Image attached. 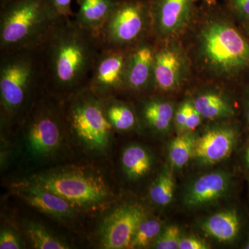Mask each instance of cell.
Returning <instances> with one entry per match:
<instances>
[{
    "mask_svg": "<svg viewBox=\"0 0 249 249\" xmlns=\"http://www.w3.org/2000/svg\"><path fill=\"white\" fill-rule=\"evenodd\" d=\"M141 100L137 112L146 127L157 133H168L174 125L176 106L173 101L161 96L160 93H152Z\"/></svg>",
    "mask_w": 249,
    "mask_h": 249,
    "instance_id": "2e32d148",
    "label": "cell"
},
{
    "mask_svg": "<svg viewBox=\"0 0 249 249\" xmlns=\"http://www.w3.org/2000/svg\"><path fill=\"white\" fill-rule=\"evenodd\" d=\"M71 1L72 0H52L54 11L59 18H71L73 15Z\"/></svg>",
    "mask_w": 249,
    "mask_h": 249,
    "instance_id": "1f68e13d",
    "label": "cell"
},
{
    "mask_svg": "<svg viewBox=\"0 0 249 249\" xmlns=\"http://www.w3.org/2000/svg\"><path fill=\"white\" fill-rule=\"evenodd\" d=\"M175 178L170 170L165 168L157 177L150 190V197L157 206H166L173 201Z\"/></svg>",
    "mask_w": 249,
    "mask_h": 249,
    "instance_id": "603a6c76",
    "label": "cell"
},
{
    "mask_svg": "<svg viewBox=\"0 0 249 249\" xmlns=\"http://www.w3.org/2000/svg\"></svg>",
    "mask_w": 249,
    "mask_h": 249,
    "instance_id": "f35d334b",
    "label": "cell"
},
{
    "mask_svg": "<svg viewBox=\"0 0 249 249\" xmlns=\"http://www.w3.org/2000/svg\"><path fill=\"white\" fill-rule=\"evenodd\" d=\"M232 186L231 175L228 172L217 170L204 174L185 188L182 204L187 209H203L227 196Z\"/></svg>",
    "mask_w": 249,
    "mask_h": 249,
    "instance_id": "5bb4252c",
    "label": "cell"
},
{
    "mask_svg": "<svg viewBox=\"0 0 249 249\" xmlns=\"http://www.w3.org/2000/svg\"><path fill=\"white\" fill-rule=\"evenodd\" d=\"M101 101L105 114L112 128L119 131H128L134 128L138 124V115L133 106L118 101L114 97Z\"/></svg>",
    "mask_w": 249,
    "mask_h": 249,
    "instance_id": "ffe728a7",
    "label": "cell"
},
{
    "mask_svg": "<svg viewBox=\"0 0 249 249\" xmlns=\"http://www.w3.org/2000/svg\"><path fill=\"white\" fill-rule=\"evenodd\" d=\"M34 182L77 206L96 204L109 196V188L102 178L80 172L42 175Z\"/></svg>",
    "mask_w": 249,
    "mask_h": 249,
    "instance_id": "ba28073f",
    "label": "cell"
},
{
    "mask_svg": "<svg viewBox=\"0 0 249 249\" xmlns=\"http://www.w3.org/2000/svg\"><path fill=\"white\" fill-rule=\"evenodd\" d=\"M243 165L245 169L249 171V142L244 153Z\"/></svg>",
    "mask_w": 249,
    "mask_h": 249,
    "instance_id": "d6a6232c",
    "label": "cell"
},
{
    "mask_svg": "<svg viewBox=\"0 0 249 249\" xmlns=\"http://www.w3.org/2000/svg\"><path fill=\"white\" fill-rule=\"evenodd\" d=\"M79 9L75 21L97 36L109 18L117 0H77Z\"/></svg>",
    "mask_w": 249,
    "mask_h": 249,
    "instance_id": "d6986e66",
    "label": "cell"
},
{
    "mask_svg": "<svg viewBox=\"0 0 249 249\" xmlns=\"http://www.w3.org/2000/svg\"><path fill=\"white\" fill-rule=\"evenodd\" d=\"M122 164L127 176L137 179L146 175L151 170L152 157L144 147L132 145L124 150Z\"/></svg>",
    "mask_w": 249,
    "mask_h": 249,
    "instance_id": "44dd1931",
    "label": "cell"
},
{
    "mask_svg": "<svg viewBox=\"0 0 249 249\" xmlns=\"http://www.w3.org/2000/svg\"><path fill=\"white\" fill-rule=\"evenodd\" d=\"M129 50L101 49L95 60L88 88L101 100L124 92Z\"/></svg>",
    "mask_w": 249,
    "mask_h": 249,
    "instance_id": "30bf717a",
    "label": "cell"
},
{
    "mask_svg": "<svg viewBox=\"0 0 249 249\" xmlns=\"http://www.w3.org/2000/svg\"><path fill=\"white\" fill-rule=\"evenodd\" d=\"M45 90L63 101L88 88L101 51L97 36L71 18L54 24L39 46Z\"/></svg>",
    "mask_w": 249,
    "mask_h": 249,
    "instance_id": "7a4b0ae2",
    "label": "cell"
},
{
    "mask_svg": "<svg viewBox=\"0 0 249 249\" xmlns=\"http://www.w3.org/2000/svg\"><path fill=\"white\" fill-rule=\"evenodd\" d=\"M145 217L143 210L137 205H124L113 211L101 227L103 248H129L137 227Z\"/></svg>",
    "mask_w": 249,
    "mask_h": 249,
    "instance_id": "4fadbf2b",
    "label": "cell"
},
{
    "mask_svg": "<svg viewBox=\"0 0 249 249\" xmlns=\"http://www.w3.org/2000/svg\"><path fill=\"white\" fill-rule=\"evenodd\" d=\"M238 129L229 124L211 126L196 136L193 158L201 165H213L230 157L238 142Z\"/></svg>",
    "mask_w": 249,
    "mask_h": 249,
    "instance_id": "7c38bea8",
    "label": "cell"
},
{
    "mask_svg": "<svg viewBox=\"0 0 249 249\" xmlns=\"http://www.w3.org/2000/svg\"><path fill=\"white\" fill-rule=\"evenodd\" d=\"M204 2V4L207 5H215L217 4V0H201Z\"/></svg>",
    "mask_w": 249,
    "mask_h": 249,
    "instance_id": "d590c367",
    "label": "cell"
},
{
    "mask_svg": "<svg viewBox=\"0 0 249 249\" xmlns=\"http://www.w3.org/2000/svg\"><path fill=\"white\" fill-rule=\"evenodd\" d=\"M155 50L154 37L142 41L129 49L124 93L134 95L155 93Z\"/></svg>",
    "mask_w": 249,
    "mask_h": 249,
    "instance_id": "8fae6325",
    "label": "cell"
},
{
    "mask_svg": "<svg viewBox=\"0 0 249 249\" xmlns=\"http://www.w3.org/2000/svg\"><path fill=\"white\" fill-rule=\"evenodd\" d=\"M242 249H249V235L248 237H247V240H246L245 243H244L243 246H242Z\"/></svg>",
    "mask_w": 249,
    "mask_h": 249,
    "instance_id": "8d00e7d4",
    "label": "cell"
},
{
    "mask_svg": "<svg viewBox=\"0 0 249 249\" xmlns=\"http://www.w3.org/2000/svg\"><path fill=\"white\" fill-rule=\"evenodd\" d=\"M244 221L240 211L229 209L211 214L201 222V231L208 237L222 243H232L240 238Z\"/></svg>",
    "mask_w": 249,
    "mask_h": 249,
    "instance_id": "ac0fdd59",
    "label": "cell"
},
{
    "mask_svg": "<svg viewBox=\"0 0 249 249\" xmlns=\"http://www.w3.org/2000/svg\"><path fill=\"white\" fill-rule=\"evenodd\" d=\"M58 19L52 0H6L0 4V53L37 48Z\"/></svg>",
    "mask_w": 249,
    "mask_h": 249,
    "instance_id": "277c9868",
    "label": "cell"
},
{
    "mask_svg": "<svg viewBox=\"0 0 249 249\" xmlns=\"http://www.w3.org/2000/svg\"><path fill=\"white\" fill-rule=\"evenodd\" d=\"M20 248L19 241L12 231L6 229L1 232L0 236V249H18Z\"/></svg>",
    "mask_w": 249,
    "mask_h": 249,
    "instance_id": "f1b7e54d",
    "label": "cell"
},
{
    "mask_svg": "<svg viewBox=\"0 0 249 249\" xmlns=\"http://www.w3.org/2000/svg\"><path fill=\"white\" fill-rule=\"evenodd\" d=\"M202 119H204L202 116L195 107L194 105L191 101L189 111H188V119H187L186 132H194L200 125Z\"/></svg>",
    "mask_w": 249,
    "mask_h": 249,
    "instance_id": "f546056e",
    "label": "cell"
},
{
    "mask_svg": "<svg viewBox=\"0 0 249 249\" xmlns=\"http://www.w3.org/2000/svg\"><path fill=\"white\" fill-rule=\"evenodd\" d=\"M97 37L101 49L121 50L153 37L151 0H117Z\"/></svg>",
    "mask_w": 249,
    "mask_h": 249,
    "instance_id": "5b68a950",
    "label": "cell"
},
{
    "mask_svg": "<svg viewBox=\"0 0 249 249\" xmlns=\"http://www.w3.org/2000/svg\"><path fill=\"white\" fill-rule=\"evenodd\" d=\"M242 29L244 34H245L246 36L248 37L249 40V22L246 23V24H243V25H242Z\"/></svg>",
    "mask_w": 249,
    "mask_h": 249,
    "instance_id": "e575fe53",
    "label": "cell"
},
{
    "mask_svg": "<svg viewBox=\"0 0 249 249\" xmlns=\"http://www.w3.org/2000/svg\"><path fill=\"white\" fill-rule=\"evenodd\" d=\"M27 233L33 247L38 249H67L65 244L54 237L39 224L30 223L27 227Z\"/></svg>",
    "mask_w": 249,
    "mask_h": 249,
    "instance_id": "d4e9b609",
    "label": "cell"
},
{
    "mask_svg": "<svg viewBox=\"0 0 249 249\" xmlns=\"http://www.w3.org/2000/svg\"><path fill=\"white\" fill-rule=\"evenodd\" d=\"M196 136L194 132H183L170 142L168 157L173 168L181 170L193 158Z\"/></svg>",
    "mask_w": 249,
    "mask_h": 249,
    "instance_id": "7402d4cb",
    "label": "cell"
},
{
    "mask_svg": "<svg viewBox=\"0 0 249 249\" xmlns=\"http://www.w3.org/2000/svg\"><path fill=\"white\" fill-rule=\"evenodd\" d=\"M64 101L67 103L65 119L77 137L91 148L106 147L112 126L105 114L102 101L86 88Z\"/></svg>",
    "mask_w": 249,
    "mask_h": 249,
    "instance_id": "8992f818",
    "label": "cell"
},
{
    "mask_svg": "<svg viewBox=\"0 0 249 249\" xmlns=\"http://www.w3.org/2000/svg\"><path fill=\"white\" fill-rule=\"evenodd\" d=\"M190 97L204 119L229 120L235 117L237 113L231 94L222 85L204 83Z\"/></svg>",
    "mask_w": 249,
    "mask_h": 249,
    "instance_id": "9a60e30c",
    "label": "cell"
},
{
    "mask_svg": "<svg viewBox=\"0 0 249 249\" xmlns=\"http://www.w3.org/2000/svg\"><path fill=\"white\" fill-rule=\"evenodd\" d=\"M247 98H246L245 106V117L246 123L249 127V90Z\"/></svg>",
    "mask_w": 249,
    "mask_h": 249,
    "instance_id": "836d02e7",
    "label": "cell"
},
{
    "mask_svg": "<svg viewBox=\"0 0 249 249\" xmlns=\"http://www.w3.org/2000/svg\"><path fill=\"white\" fill-rule=\"evenodd\" d=\"M227 9L241 25L249 22V0H228Z\"/></svg>",
    "mask_w": 249,
    "mask_h": 249,
    "instance_id": "4316f807",
    "label": "cell"
},
{
    "mask_svg": "<svg viewBox=\"0 0 249 249\" xmlns=\"http://www.w3.org/2000/svg\"><path fill=\"white\" fill-rule=\"evenodd\" d=\"M192 75L191 60L181 39L155 40V92L178 93Z\"/></svg>",
    "mask_w": 249,
    "mask_h": 249,
    "instance_id": "52a82bcc",
    "label": "cell"
},
{
    "mask_svg": "<svg viewBox=\"0 0 249 249\" xmlns=\"http://www.w3.org/2000/svg\"><path fill=\"white\" fill-rule=\"evenodd\" d=\"M5 1H6V0H0V4H1V3L4 2Z\"/></svg>",
    "mask_w": 249,
    "mask_h": 249,
    "instance_id": "74e56055",
    "label": "cell"
},
{
    "mask_svg": "<svg viewBox=\"0 0 249 249\" xmlns=\"http://www.w3.org/2000/svg\"><path fill=\"white\" fill-rule=\"evenodd\" d=\"M45 91L38 48L0 53L1 106L8 119L20 116Z\"/></svg>",
    "mask_w": 249,
    "mask_h": 249,
    "instance_id": "3957f363",
    "label": "cell"
},
{
    "mask_svg": "<svg viewBox=\"0 0 249 249\" xmlns=\"http://www.w3.org/2000/svg\"><path fill=\"white\" fill-rule=\"evenodd\" d=\"M162 231V223L157 219L144 218L139 224L129 248H143L155 242Z\"/></svg>",
    "mask_w": 249,
    "mask_h": 249,
    "instance_id": "cb8c5ba5",
    "label": "cell"
},
{
    "mask_svg": "<svg viewBox=\"0 0 249 249\" xmlns=\"http://www.w3.org/2000/svg\"><path fill=\"white\" fill-rule=\"evenodd\" d=\"M191 104V99L188 96L176 107L174 116V125L181 133L186 132L187 119Z\"/></svg>",
    "mask_w": 249,
    "mask_h": 249,
    "instance_id": "83f0119b",
    "label": "cell"
},
{
    "mask_svg": "<svg viewBox=\"0 0 249 249\" xmlns=\"http://www.w3.org/2000/svg\"><path fill=\"white\" fill-rule=\"evenodd\" d=\"M210 246L201 239L197 237H182L180 240L178 249H208Z\"/></svg>",
    "mask_w": 249,
    "mask_h": 249,
    "instance_id": "4dcf8cb0",
    "label": "cell"
},
{
    "mask_svg": "<svg viewBox=\"0 0 249 249\" xmlns=\"http://www.w3.org/2000/svg\"><path fill=\"white\" fill-rule=\"evenodd\" d=\"M181 237V231L177 225H170L162 231L154 242L157 249H178Z\"/></svg>",
    "mask_w": 249,
    "mask_h": 249,
    "instance_id": "484cf974",
    "label": "cell"
},
{
    "mask_svg": "<svg viewBox=\"0 0 249 249\" xmlns=\"http://www.w3.org/2000/svg\"><path fill=\"white\" fill-rule=\"evenodd\" d=\"M16 191L28 204L41 213L58 218L73 214L72 204L37 183L19 185Z\"/></svg>",
    "mask_w": 249,
    "mask_h": 249,
    "instance_id": "e0dca14e",
    "label": "cell"
},
{
    "mask_svg": "<svg viewBox=\"0 0 249 249\" xmlns=\"http://www.w3.org/2000/svg\"><path fill=\"white\" fill-rule=\"evenodd\" d=\"M228 9L203 4L181 38L193 73L227 88L249 74V40Z\"/></svg>",
    "mask_w": 249,
    "mask_h": 249,
    "instance_id": "6da1fadb",
    "label": "cell"
},
{
    "mask_svg": "<svg viewBox=\"0 0 249 249\" xmlns=\"http://www.w3.org/2000/svg\"><path fill=\"white\" fill-rule=\"evenodd\" d=\"M196 0H151L152 36L157 41L181 39L196 17Z\"/></svg>",
    "mask_w": 249,
    "mask_h": 249,
    "instance_id": "9c48e42d",
    "label": "cell"
}]
</instances>
